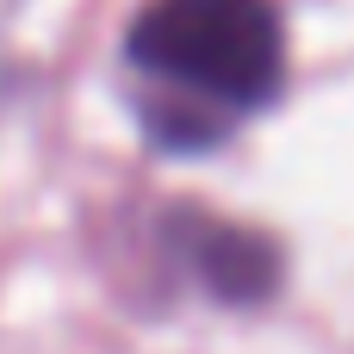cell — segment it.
Listing matches in <instances>:
<instances>
[{
	"label": "cell",
	"mask_w": 354,
	"mask_h": 354,
	"mask_svg": "<svg viewBox=\"0 0 354 354\" xmlns=\"http://www.w3.org/2000/svg\"><path fill=\"white\" fill-rule=\"evenodd\" d=\"M137 106L156 143L205 149L261 112L286 75L274 0H149L124 37Z\"/></svg>",
	"instance_id": "1"
}]
</instances>
